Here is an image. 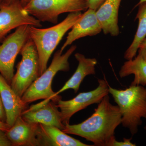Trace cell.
<instances>
[{"instance_id":"cell-1","label":"cell","mask_w":146,"mask_h":146,"mask_svg":"<svg viewBox=\"0 0 146 146\" xmlns=\"http://www.w3.org/2000/svg\"><path fill=\"white\" fill-rule=\"evenodd\" d=\"M98 104L87 119L78 124L66 125L62 131L85 138L94 145L112 146L116 140L115 131L121 124V114L118 106L110 102L108 95Z\"/></svg>"},{"instance_id":"cell-2","label":"cell","mask_w":146,"mask_h":146,"mask_svg":"<svg viewBox=\"0 0 146 146\" xmlns=\"http://www.w3.org/2000/svg\"><path fill=\"white\" fill-rule=\"evenodd\" d=\"M109 92L119 108L123 126L131 135L136 134L142 119H146V85H130L123 90L109 86Z\"/></svg>"},{"instance_id":"cell-3","label":"cell","mask_w":146,"mask_h":146,"mask_svg":"<svg viewBox=\"0 0 146 146\" xmlns=\"http://www.w3.org/2000/svg\"><path fill=\"white\" fill-rule=\"evenodd\" d=\"M82 14L81 11L70 13L63 21L48 28L29 26L30 36L35 45L39 57V76L46 70L51 56L63 36Z\"/></svg>"},{"instance_id":"cell-4","label":"cell","mask_w":146,"mask_h":146,"mask_svg":"<svg viewBox=\"0 0 146 146\" xmlns=\"http://www.w3.org/2000/svg\"><path fill=\"white\" fill-rule=\"evenodd\" d=\"M76 48V45H73L63 54L60 50L55 53L48 68L32 83L22 96L24 102L28 104L38 100L49 99L56 103L58 101L62 99L59 95L56 96V92L52 90L53 79L59 71H69V59Z\"/></svg>"},{"instance_id":"cell-5","label":"cell","mask_w":146,"mask_h":146,"mask_svg":"<svg viewBox=\"0 0 146 146\" xmlns=\"http://www.w3.org/2000/svg\"><path fill=\"white\" fill-rule=\"evenodd\" d=\"M24 8L40 22L56 24L60 14L86 11L89 6L87 0H29Z\"/></svg>"},{"instance_id":"cell-6","label":"cell","mask_w":146,"mask_h":146,"mask_svg":"<svg viewBox=\"0 0 146 146\" xmlns=\"http://www.w3.org/2000/svg\"><path fill=\"white\" fill-rule=\"evenodd\" d=\"M22 59L17 66L10 85L16 94L22 98L24 93L39 76V57L36 46L31 39L22 48Z\"/></svg>"},{"instance_id":"cell-7","label":"cell","mask_w":146,"mask_h":146,"mask_svg":"<svg viewBox=\"0 0 146 146\" xmlns=\"http://www.w3.org/2000/svg\"><path fill=\"white\" fill-rule=\"evenodd\" d=\"M29 26L24 25L17 28L0 45V74L10 84L14 76V63L17 55L31 38Z\"/></svg>"},{"instance_id":"cell-8","label":"cell","mask_w":146,"mask_h":146,"mask_svg":"<svg viewBox=\"0 0 146 146\" xmlns=\"http://www.w3.org/2000/svg\"><path fill=\"white\" fill-rule=\"evenodd\" d=\"M98 86L96 89L89 92L80 93L70 100L63 101L59 100L56 102L60 109L62 123L70 124L73 115L80 110L95 104L99 103L105 96L109 94V85L105 79H99Z\"/></svg>"},{"instance_id":"cell-9","label":"cell","mask_w":146,"mask_h":146,"mask_svg":"<svg viewBox=\"0 0 146 146\" xmlns=\"http://www.w3.org/2000/svg\"><path fill=\"white\" fill-rule=\"evenodd\" d=\"M24 25L42 27L41 22L25 9L21 0L0 7V41L11 31Z\"/></svg>"},{"instance_id":"cell-10","label":"cell","mask_w":146,"mask_h":146,"mask_svg":"<svg viewBox=\"0 0 146 146\" xmlns=\"http://www.w3.org/2000/svg\"><path fill=\"white\" fill-rule=\"evenodd\" d=\"M56 104L49 99L31 105L24 110L21 116L28 122L54 126L61 130L65 128L62 123L61 113Z\"/></svg>"},{"instance_id":"cell-11","label":"cell","mask_w":146,"mask_h":146,"mask_svg":"<svg viewBox=\"0 0 146 146\" xmlns=\"http://www.w3.org/2000/svg\"><path fill=\"white\" fill-rule=\"evenodd\" d=\"M71 29L60 49L62 52L77 39L86 36L97 35L102 31L97 18L96 10L90 8L82 13L80 18Z\"/></svg>"},{"instance_id":"cell-12","label":"cell","mask_w":146,"mask_h":146,"mask_svg":"<svg viewBox=\"0 0 146 146\" xmlns=\"http://www.w3.org/2000/svg\"><path fill=\"white\" fill-rule=\"evenodd\" d=\"M39 123L28 122L20 116L6 134L13 146H39Z\"/></svg>"},{"instance_id":"cell-13","label":"cell","mask_w":146,"mask_h":146,"mask_svg":"<svg viewBox=\"0 0 146 146\" xmlns=\"http://www.w3.org/2000/svg\"><path fill=\"white\" fill-rule=\"evenodd\" d=\"M0 96L2 101L6 115V122L11 127L17 118L27 108V104L22 98L16 94L9 84L0 74Z\"/></svg>"},{"instance_id":"cell-14","label":"cell","mask_w":146,"mask_h":146,"mask_svg":"<svg viewBox=\"0 0 146 146\" xmlns=\"http://www.w3.org/2000/svg\"><path fill=\"white\" fill-rule=\"evenodd\" d=\"M39 146H91L69 136L54 126L39 123L37 134Z\"/></svg>"},{"instance_id":"cell-15","label":"cell","mask_w":146,"mask_h":146,"mask_svg":"<svg viewBox=\"0 0 146 146\" xmlns=\"http://www.w3.org/2000/svg\"><path fill=\"white\" fill-rule=\"evenodd\" d=\"M121 0H106L96 11V14L105 34L117 36L119 33L118 13Z\"/></svg>"},{"instance_id":"cell-16","label":"cell","mask_w":146,"mask_h":146,"mask_svg":"<svg viewBox=\"0 0 146 146\" xmlns=\"http://www.w3.org/2000/svg\"><path fill=\"white\" fill-rule=\"evenodd\" d=\"M75 57L78 61L77 68L74 74L63 87L56 92V96L70 89H73L75 93H76L78 91L82 82L86 76L96 74V66L97 64L96 58H87L83 54L79 53H76Z\"/></svg>"},{"instance_id":"cell-17","label":"cell","mask_w":146,"mask_h":146,"mask_svg":"<svg viewBox=\"0 0 146 146\" xmlns=\"http://www.w3.org/2000/svg\"><path fill=\"white\" fill-rule=\"evenodd\" d=\"M120 77H125L133 74L134 78L131 85H146V61L140 55L133 59L127 60L121 67L119 73Z\"/></svg>"},{"instance_id":"cell-18","label":"cell","mask_w":146,"mask_h":146,"mask_svg":"<svg viewBox=\"0 0 146 146\" xmlns=\"http://www.w3.org/2000/svg\"><path fill=\"white\" fill-rule=\"evenodd\" d=\"M137 6L138 9L136 19L138 20V27L133 42L125 53L124 58L127 60H131L136 56L139 46L146 36V2L135 7Z\"/></svg>"},{"instance_id":"cell-19","label":"cell","mask_w":146,"mask_h":146,"mask_svg":"<svg viewBox=\"0 0 146 146\" xmlns=\"http://www.w3.org/2000/svg\"><path fill=\"white\" fill-rule=\"evenodd\" d=\"M131 138H123L121 141L115 140L112 143V146H135L136 144L131 142Z\"/></svg>"},{"instance_id":"cell-20","label":"cell","mask_w":146,"mask_h":146,"mask_svg":"<svg viewBox=\"0 0 146 146\" xmlns=\"http://www.w3.org/2000/svg\"><path fill=\"white\" fill-rule=\"evenodd\" d=\"M12 144L7 138L5 131L0 129V146H11Z\"/></svg>"},{"instance_id":"cell-21","label":"cell","mask_w":146,"mask_h":146,"mask_svg":"<svg viewBox=\"0 0 146 146\" xmlns=\"http://www.w3.org/2000/svg\"><path fill=\"white\" fill-rule=\"evenodd\" d=\"M89 8L96 11L106 0H87Z\"/></svg>"},{"instance_id":"cell-22","label":"cell","mask_w":146,"mask_h":146,"mask_svg":"<svg viewBox=\"0 0 146 146\" xmlns=\"http://www.w3.org/2000/svg\"><path fill=\"white\" fill-rule=\"evenodd\" d=\"M138 54L140 55L146 61V37L141 42L138 49Z\"/></svg>"},{"instance_id":"cell-23","label":"cell","mask_w":146,"mask_h":146,"mask_svg":"<svg viewBox=\"0 0 146 146\" xmlns=\"http://www.w3.org/2000/svg\"><path fill=\"white\" fill-rule=\"evenodd\" d=\"M0 121L3 122L6 121V115L5 111L3 104L2 101L0 96Z\"/></svg>"},{"instance_id":"cell-24","label":"cell","mask_w":146,"mask_h":146,"mask_svg":"<svg viewBox=\"0 0 146 146\" xmlns=\"http://www.w3.org/2000/svg\"><path fill=\"white\" fill-rule=\"evenodd\" d=\"M18 1L19 0H0V7L9 5Z\"/></svg>"},{"instance_id":"cell-25","label":"cell","mask_w":146,"mask_h":146,"mask_svg":"<svg viewBox=\"0 0 146 146\" xmlns=\"http://www.w3.org/2000/svg\"><path fill=\"white\" fill-rule=\"evenodd\" d=\"M11 127L10 125H9L6 122H3L0 121V129H1L4 131H6Z\"/></svg>"},{"instance_id":"cell-26","label":"cell","mask_w":146,"mask_h":146,"mask_svg":"<svg viewBox=\"0 0 146 146\" xmlns=\"http://www.w3.org/2000/svg\"><path fill=\"white\" fill-rule=\"evenodd\" d=\"M29 0H21V3H22V5H23L24 7L29 2Z\"/></svg>"},{"instance_id":"cell-27","label":"cell","mask_w":146,"mask_h":146,"mask_svg":"<svg viewBox=\"0 0 146 146\" xmlns=\"http://www.w3.org/2000/svg\"><path fill=\"white\" fill-rule=\"evenodd\" d=\"M144 2H146V0H140L139 2L136 5H138L141 3Z\"/></svg>"},{"instance_id":"cell-28","label":"cell","mask_w":146,"mask_h":146,"mask_svg":"<svg viewBox=\"0 0 146 146\" xmlns=\"http://www.w3.org/2000/svg\"><path fill=\"white\" fill-rule=\"evenodd\" d=\"M144 129H145L146 131V125L145 127H144Z\"/></svg>"}]
</instances>
